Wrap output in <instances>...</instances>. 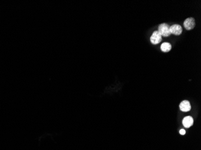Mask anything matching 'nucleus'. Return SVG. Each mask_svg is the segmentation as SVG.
<instances>
[{
	"mask_svg": "<svg viewBox=\"0 0 201 150\" xmlns=\"http://www.w3.org/2000/svg\"><path fill=\"white\" fill-rule=\"evenodd\" d=\"M183 124L185 128H189L193 124V118L190 116L185 117L183 120Z\"/></svg>",
	"mask_w": 201,
	"mask_h": 150,
	"instance_id": "6",
	"label": "nucleus"
},
{
	"mask_svg": "<svg viewBox=\"0 0 201 150\" xmlns=\"http://www.w3.org/2000/svg\"><path fill=\"white\" fill-rule=\"evenodd\" d=\"M184 27L187 30H191L195 27V20L193 17H188L184 22Z\"/></svg>",
	"mask_w": 201,
	"mask_h": 150,
	"instance_id": "2",
	"label": "nucleus"
},
{
	"mask_svg": "<svg viewBox=\"0 0 201 150\" xmlns=\"http://www.w3.org/2000/svg\"><path fill=\"white\" fill-rule=\"evenodd\" d=\"M158 31L163 37H167L171 35L170 31V26L165 23L161 24L158 26Z\"/></svg>",
	"mask_w": 201,
	"mask_h": 150,
	"instance_id": "1",
	"label": "nucleus"
},
{
	"mask_svg": "<svg viewBox=\"0 0 201 150\" xmlns=\"http://www.w3.org/2000/svg\"><path fill=\"white\" fill-rule=\"evenodd\" d=\"M180 134H182V135H184V134H185V131L184 129H181V130H180Z\"/></svg>",
	"mask_w": 201,
	"mask_h": 150,
	"instance_id": "8",
	"label": "nucleus"
},
{
	"mask_svg": "<svg viewBox=\"0 0 201 150\" xmlns=\"http://www.w3.org/2000/svg\"><path fill=\"white\" fill-rule=\"evenodd\" d=\"M180 110L184 112H188L191 110V105L188 101L184 100L180 104Z\"/></svg>",
	"mask_w": 201,
	"mask_h": 150,
	"instance_id": "5",
	"label": "nucleus"
},
{
	"mask_svg": "<svg viewBox=\"0 0 201 150\" xmlns=\"http://www.w3.org/2000/svg\"><path fill=\"white\" fill-rule=\"evenodd\" d=\"M172 49V45L168 42H165L161 45V50L163 52H168Z\"/></svg>",
	"mask_w": 201,
	"mask_h": 150,
	"instance_id": "7",
	"label": "nucleus"
},
{
	"mask_svg": "<svg viewBox=\"0 0 201 150\" xmlns=\"http://www.w3.org/2000/svg\"><path fill=\"white\" fill-rule=\"evenodd\" d=\"M170 31L171 34L180 35L183 33V28L180 25L175 24L170 27Z\"/></svg>",
	"mask_w": 201,
	"mask_h": 150,
	"instance_id": "4",
	"label": "nucleus"
},
{
	"mask_svg": "<svg viewBox=\"0 0 201 150\" xmlns=\"http://www.w3.org/2000/svg\"><path fill=\"white\" fill-rule=\"evenodd\" d=\"M150 40L152 44L155 45L160 43L162 40V36L158 31H155L151 35Z\"/></svg>",
	"mask_w": 201,
	"mask_h": 150,
	"instance_id": "3",
	"label": "nucleus"
}]
</instances>
